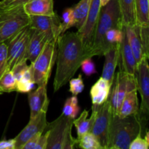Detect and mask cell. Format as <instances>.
Segmentation results:
<instances>
[{
  "label": "cell",
  "mask_w": 149,
  "mask_h": 149,
  "mask_svg": "<svg viewBox=\"0 0 149 149\" xmlns=\"http://www.w3.org/2000/svg\"><path fill=\"white\" fill-rule=\"evenodd\" d=\"M86 58L85 49L77 32L65 33L58 38L54 91L59 90L74 77Z\"/></svg>",
  "instance_id": "6da1fadb"
},
{
  "label": "cell",
  "mask_w": 149,
  "mask_h": 149,
  "mask_svg": "<svg viewBox=\"0 0 149 149\" xmlns=\"http://www.w3.org/2000/svg\"><path fill=\"white\" fill-rule=\"evenodd\" d=\"M122 26L118 0H110L106 5L100 8L89 57L92 58L96 55L100 56L104 55L113 45L108 43L106 40V33L111 29H122Z\"/></svg>",
  "instance_id": "7a4b0ae2"
},
{
  "label": "cell",
  "mask_w": 149,
  "mask_h": 149,
  "mask_svg": "<svg viewBox=\"0 0 149 149\" xmlns=\"http://www.w3.org/2000/svg\"><path fill=\"white\" fill-rule=\"evenodd\" d=\"M143 127L138 114L124 118L113 115L109 127L107 149H129L132 140L139 133L142 134Z\"/></svg>",
  "instance_id": "3957f363"
},
{
  "label": "cell",
  "mask_w": 149,
  "mask_h": 149,
  "mask_svg": "<svg viewBox=\"0 0 149 149\" xmlns=\"http://www.w3.org/2000/svg\"><path fill=\"white\" fill-rule=\"evenodd\" d=\"M74 119L61 113L55 120L47 125L45 130L48 132L46 149H74L77 139L71 135Z\"/></svg>",
  "instance_id": "277c9868"
},
{
  "label": "cell",
  "mask_w": 149,
  "mask_h": 149,
  "mask_svg": "<svg viewBox=\"0 0 149 149\" xmlns=\"http://www.w3.org/2000/svg\"><path fill=\"white\" fill-rule=\"evenodd\" d=\"M30 23L23 5L0 10V43L8 41Z\"/></svg>",
  "instance_id": "5b68a950"
},
{
  "label": "cell",
  "mask_w": 149,
  "mask_h": 149,
  "mask_svg": "<svg viewBox=\"0 0 149 149\" xmlns=\"http://www.w3.org/2000/svg\"><path fill=\"white\" fill-rule=\"evenodd\" d=\"M58 39L49 40L41 53L32 63L33 79L37 85L47 84L52 67L56 61Z\"/></svg>",
  "instance_id": "8992f818"
},
{
  "label": "cell",
  "mask_w": 149,
  "mask_h": 149,
  "mask_svg": "<svg viewBox=\"0 0 149 149\" xmlns=\"http://www.w3.org/2000/svg\"><path fill=\"white\" fill-rule=\"evenodd\" d=\"M92 113L94 114V121L90 132L97 138L103 149H107L109 127L113 116L109 99L100 106L93 105Z\"/></svg>",
  "instance_id": "52a82bcc"
},
{
  "label": "cell",
  "mask_w": 149,
  "mask_h": 149,
  "mask_svg": "<svg viewBox=\"0 0 149 149\" xmlns=\"http://www.w3.org/2000/svg\"><path fill=\"white\" fill-rule=\"evenodd\" d=\"M148 58L144 56L137 64L135 77L137 90L141 97V108L138 116L143 125L146 124L149 113V66Z\"/></svg>",
  "instance_id": "ba28073f"
},
{
  "label": "cell",
  "mask_w": 149,
  "mask_h": 149,
  "mask_svg": "<svg viewBox=\"0 0 149 149\" xmlns=\"http://www.w3.org/2000/svg\"><path fill=\"white\" fill-rule=\"evenodd\" d=\"M112 90L109 95L112 114L118 115L120 110L121 105L129 90L137 88L136 80L135 76H130L126 72L119 70L113 78L112 83Z\"/></svg>",
  "instance_id": "9c48e42d"
},
{
  "label": "cell",
  "mask_w": 149,
  "mask_h": 149,
  "mask_svg": "<svg viewBox=\"0 0 149 149\" xmlns=\"http://www.w3.org/2000/svg\"><path fill=\"white\" fill-rule=\"evenodd\" d=\"M31 32L29 25L5 42L7 45V64L10 70L24 58Z\"/></svg>",
  "instance_id": "30bf717a"
},
{
  "label": "cell",
  "mask_w": 149,
  "mask_h": 149,
  "mask_svg": "<svg viewBox=\"0 0 149 149\" xmlns=\"http://www.w3.org/2000/svg\"><path fill=\"white\" fill-rule=\"evenodd\" d=\"M30 20L31 28L45 33L49 40L58 39L62 34L61 21L56 13L49 16L31 15Z\"/></svg>",
  "instance_id": "8fae6325"
},
{
  "label": "cell",
  "mask_w": 149,
  "mask_h": 149,
  "mask_svg": "<svg viewBox=\"0 0 149 149\" xmlns=\"http://www.w3.org/2000/svg\"><path fill=\"white\" fill-rule=\"evenodd\" d=\"M47 125V112H40L34 117L30 118L27 125L15 138V149H22L26 143L33 135L39 132H44Z\"/></svg>",
  "instance_id": "7c38bea8"
},
{
  "label": "cell",
  "mask_w": 149,
  "mask_h": 149,
  "mask_svg": "<svg viewBox=\"0 0 149 149\" xmlns=\"http://www.w3.org/2000/svg\"><path fill=\"white\" fill-rule=\"evenodd\" d=\"M123 39L119 44V57L118 65L119 66V70L125 71L130 76H135L137 62L128 42L125 26H123Z\"/></svg>",
  "instance_id": "4fadbf2b"
},
{
  "label": "cell",
  "mask_w": 149,
  "mask_h": 149,
  "mask_svg": "<svg viewBox=\"0 0 149 149\" xmlns=\"http://www.w3.org/2000/svg\"><path fill=\"white\" fill-rule=\"evenodd\" d=\"M29 107H30V118L36 116L42 111H47L49 100L47 93V84H42L35 91L29 92Z\"/></svg>",
  "instance_id": "5bb4252c"
},
{
  "label": "cell",
  "mask_w": 149,
  "mask_h": 149,
  "mask_svg": "<svg viewBox=\"0 0 149 149\" xmlns=\"http://www.w3.org/2000/svg\"><path fill=\"white\" fill-rule=\"evenodd\" d=\"M119 44L112 45L103 55L105 56V63L101 77L109 81L111 85L115 76V71L119 63Z\"/></svg>",
  "instance_id": "9a60e30c"
},
{
  "label": "cell",
  "mask_w": 149,
  "mask_h": 149,
  "mask_svg": "<svg viewBox=\"0 0 149 149\" xmlns=\"http://www.w3.org/2000/svg\"><path fill=\"white\" fill-rule=\"evenodd\" d=\"M48 41L49 39L45 33L36 29H32L31 34L28 43L24 58L27 61H30L31 63L34 62Z\"/></svg>",
  "instance_id": "2e32d148"
},
{
  "label": "cell",
  "mask_w": 149,
  "mask_h": 149,
  "mask_svg": "<svg viewBox=\"0 0 149 149\" xmlns=\"http://www.w3.org/2000/svg\"><path fill=\"white\" fill-rule=\"evenodd\" d=\"M23 10L26 14L31 15H53V0H31L23 5Z\"/></svg>",
  "instance_id": "e0dca14e"
},
{
  "label": "cell",
  "mask_w": 149,
  "mask_h": 149,
  "mask_svg": "<svg viewBox=\"0 0 149 149\" xmlns=\"http://www.w3.org/2000/svg\"><path fill=\"white\" fill-rule=\"evenodd\" d=\"M111 84L100 77L90 89V95L92 103L95 106H100L109 99L110 95Z\"/></svg>",
  "instance_id": "ac0fdd59"
},
{
  "label": "cell",
  "mask_w": 149,
  "mask_h": 149,
  "mask_svg": "<svg viewBox=\"0 0 149 149\" xmlns=\"http://www.w3.org/2000/svg\"><path fill=\"white\" fill-rule=\"evenodd\" d=\"M139 104L138 98V90L137 88L129 90L127 93L119 110L118 116L124 118L131 115L138 114Z\"/></svg>",
  "instance_id": "d6986e66"
},
{
  "label": "cell",
  "mask_w": 149,
  "mask_h": 149,
  "mask_svg": "<svg viewBox=\"0 0 149 149\" xmlns=\"http://www.w3.org/2000/svg\"><path fill=\"white\" fill-rule=\"evenodd\" d=\"M125 31L127 36L129 45L138 64L142 60V58L146 56L143 50L142 45L140 39L138 24L135 25V26H125Z\"/></svg>",
  "instance_id": "ffe728a7"
},
{
  "label": "cell",
  "mask_w": 149,
  "mask_h": 149,
  "mask_svg": "<svg viewBox=\"0 0 149 149\" xmlns=\"http://www.w3.org/2000/svg\"><path fill=\"white\" fill-rule=\"evenodd\" d=\"M122 26H135L137 25L135 10V0H118Z\"/></svg>",
  "instance_id": "44dd1931"
},
{
  "label": "cell",
  "mask_w": 149,
  "mask_h": 149,
  "mask_svg": "<svg viewBox=\"0 0 149 149\" xmlns=\"http://www.w3.org/2000/svg\"><path fill=\"white\" fill-rule=\"evenodd\" d=\"M91 1L92 0H80L78 4L72 7L75 17V27L77 29V31L81 30L85 23Z\"/></svg>",
  "instance_id": "7402d4cb"
},
{
  "label": "cell",
  "mask_w": 149,
  "mask_h": 149,
  "mask_svg": "<svg viewBox=\"0 0 149 149\" xmlns=\"http://www.w3.org/2000/svg\"><path fill=\"white\" fill-rule=\"evenodd\" d=\"M88 114V111L84 110L78 119H74L73 120V125H74L77 129V138L90 131L94 121V114L92 113L91 117L90 119L87 118Z\"/></svg>",
  "instance_id": "603a6c76"
},
{
  "label": "cell",
  "mask_w": 149,
  "mask_h": 149,
  "mask_svg": "<svg viewBox=\"0 0 149 149\" xmlns=\"http://www.w3.org/2000/svg\"><path fill=\"white\" fill-rule=\"evenodd\" d=\"M135 10L137 24L149 26L148 0H135Z\"/></svg>",
  "instance_id": "cb8c5ba5"
},
{
  "label": "cell",
  "mask_w": 149,
  "mask_h": 149,
  "mask_svg": "<svg viewBox=\"0 0 149 149\" xmlns=\"http://www.w3.org/2000/svg\"><path fill=\"white\" fill-rule=\"evenodd\" d=\"M77 146L83 149H103L97 138L90 132L78 137Z\"/></svg>",
  "instance_id": "d4e9b609"
},
{
  "label": "cell",
  "mask_w": 149,
  "mask_h": 149,
  "mask_svg": "<svg viewBox=\"0 0 149 149\" xmlns=\"http://www.w3.org/2000/svg\"><path fill=\"white\" fill-rule=\"evenodd\" d=\"M17 81L10 68L6 71L0 77V92L1 93H11L16 90Z\"/></svg>",
  "instance_id": "484cf974"
},
{
  "label": "cell",
  "mask_w": 149,
  "mask_h": 149,
  "mask_svg": "<svg viewBox=\"0 0 149 149\" xmlns=\"http://www.w3.org/2000/svg\"><path fill=\"white\" fill-rule=\"evenodd\" d=\"M79 111L80 107L78 105V99L77 96L73 95L65 100L63 107L62 113L71 119H74L79 114Z\"/></svg>",
  "instance_id": "4316f807"
},
{
  "label": "cell",
  "mask_w": 149,
  "mask_h": 149,
  "mask_svg": "<svg viewBox=\"0 0 149 149\" xmlns=\"http://www.w3.org/2000/svg\"><path fill=\"white\" fill-rule=\"evenodd\" d=\"M75 17L73 8L65 9L62 15V20H61V29H62V34L65 33L68 29L72 26H75ZM61 34V35H62Z\"/></svg>",
  "instance_id": "83f0119b"
},
{
  "label": "cell",
  "mask_w": 149,
  "mask_h": 149,
  "mask_svg": "<svg viewBox=\"0 0 149 149\" xmlns=\"http://www.w3.org/2000/svg\"><path fill=\"white\" fill-rule=\"evenodd\" d=\"M138 26L143 50L146 56L149 58V26Z\"/></svg>",
  "instance_id": "f1b7e54d"
},
{
  "label": "cell",
  "mask_w": 149,
  "mask_h": 149,
  "mask_svg": "<svg viewBox=\"0 0 149 149\" xmlns=\"http://www.w3.org/2000/svg\"><path fill=\"white\" fill-rule=\"evenodd\" d=\"M124 29L122 26V29H111L106 33V40L111 45L120 43L123 39Z\"/></svg>",
  "instance_id": "f546056e"
},
{
  "label": "cell",
  "mask_w": 149,
  "mask_h": 149,
  "mask_svg": "<svg viewBox=\"0 0 149 149\" xmlns=\"http://www.w3.org/2000/svg\"><path fill=\"white\" fill-rule=\"evenodd\" d=\"M70 89L69 91L73 95H76L81 93L84 90V84L83 82L82 76L81 74L78 76L77 78H71L69 80Z\"/></svg>",
  "instance_id": "4dcf8cb0"
},
{
  "label": "cell",
  "mask_w": 149,
  "mask_h": 149,
  "mask_svg": "<svg viewBox=\"0 0 149 149\" xmlns=\"http://www.w3.org/2000/svg\"><path fill=\"white\" fill-rule=\"evenodd\" d=\"M8 68L7 64V45L5 42L0 43V77Z\"/></svg>",
  "instance_id": "1f68e13d"
},
{
  "label": "cell",
  "mask_w": 149,
  "mask_h": 149,
  "mask_svg": "<svg viewBox=\"0 0 149 149\" xmlns=\"http://www.w3.org/2000/svg\"><path fill=\"white\" fill-rule=\"evenodd\" d=\"M81 71L87 77H90L95 74H97V71L95 68L94 63L92 61L91 58H87L81 62Z\"/></svg>",
  "instance_id": "d6a6232c"
},
{
  "label": "cell",
  "mask_w": 149,
  "mask_h": 149,
  "mask_svg": "<svg viewBox=\"0 0 149 149\" xmlns=\"http://www.w3.org/2000/svg\"><path fill=\"white\" fill-rule=\"evenodd\" d=\"M29 65H27V60L26 58H23L20 62L17 63V64L13 66L11 71L13 72V75H14L16 81H18L20 79L21 76L23 75V72L26 71V68H28Z\"/></svg>",
  "instance_id": "836d02e7"
},
{
  "label": "cell",
  "mask_w": 149,
  "mask_h": 149,
  "mask_svg": "<svg viewBox=\"0 0 149 149\" xmlns=\"http://www.w3.org/2000/svg\"><path fill=\"white\" fill-rule=\"evenodd\" d=\"M149 143L144 138H142V134L139 133L138 136L132 140L129 146V149H148Z\"/></svg>",
  "instance_id": "e575fe53"
},
{
  "label": "cell",
  "mask_w": 149,
  "mask_h": 149,
  "mask_svg": "<svg viewBox=\"0 0 149 149\" xmlns=\"http://www.w3.org/2000/svg\"><path fill=\"white\" fill-rule=\"evenodd\" d=\"M35 82L33 81H17L16 84V91L21 93H29L31 91L35 86Z\"/></svg>",
  "instance_id": "d590c367"
},
{
  "label": "cell",
  "mask_w": 149,
  "mask_h": 149,
  "mask_svg": "<svg viewBox=\"0 0 149 149\" xmlns=\"http://www.w3.org/2000/svg\"><path fill=\"white\" fill-rule=\"evenodd\" d=\"M47 140H48V132L47 130H45L44 132L41 135L39 141H38L37 144L35 149H46L47 145Z\"/></svg>",
  "instance_id": "8d00e7d4"
},
{
  "label": "cell",
  "mask_w": 149,
  "mask_h": 149,
  "mask_svg": "<svg viewBox=\"0 0 149 149\" xmlns=\"http://www.w3.org/2000/svg\"><path fill=\"white\" fill-rule=\"evenodd\" d=\"M0 149H15V138L10 140H2L0 141Z\"/></svg>",
  "instance_id": "74e56055"
},
{
  "label": "cell",
  "mask_w": 149,
  "mask_h": 149,
  "mask_svg": "<svg viewBox=\"0 0 149 149\" xmlns=\"http://www.w3.org/2000/svg\"><path fill=\"white\" fill-rule=\"evenodd\" d=\"M30 1H31V0H15V1H13V2H11L10 4H9L8 5H7L6 7H3V8L0 9V10L12 8V7H17V6H20V5H23L25 3H27Z\"/></svg>",
  "instance_id": "f35d334b"
},
{
  "label": "cell",
  "mask_w": 149,
  "mask_h": 149,
  "mask_svg": "<svg viewBox=\"0 0 149 149\" xmlns=\"http://www.w3.org/2000/svg\"><path fill=\"white\" fill-rule=\"evenodd\" d=\"M13 1H15V0H1V1H0V9L6 7L9 4L13 2Z\"/></svg>",
  "instance_id": "ab89813d"
},
{
  "label": "cell",
  "mask_w": 149,
  "mask_h": 149,
  "mask_svg": "<svg viewBox=\"0 0 149 149\" xmlns=\"http://www.w3.org/2000/svg\"><path fill=\"white\" fill-rule=\"evenodd\" d=\"M100 6L101 7H103V6L106 5L108 2H109L110 0H100Z\"/></svg>",
  "instance_id": "60d3db41"
},
{
  "label": "cell",
  "mask_w": 149,
  "mask_h": 149,
  "mask_svg": "<svg viewBox=\"0 0 149 149\" xmlns=\"http://www.w3.org/2000/svg\"><path fill=\"white\" fill-rule=\"evenodd\" d=\"M144 139L147 141V142L149 143V135H148V131L146 130V135L145 136H143Z\"/></svg>",
  "instance_id": "b9f144b4"
}]
</instances>
